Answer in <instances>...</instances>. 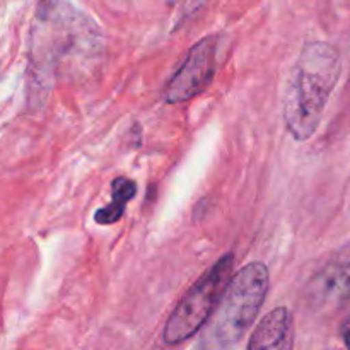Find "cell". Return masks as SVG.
<instances>
[{"label": "cell", "mask_w": 350, "mask_h": 350, "mask_svg": "<svg viewBox=\"0 0 350 350\" xmlns=\"http://www.w3.org/2000/svg\"><path fill=\"white\" fill-rule=\"evenodd\" d=\"M294 320L287 308L280 306L260 320L248 342V350H293Z\"/></svg>", "instance_id": "obj_6"}, {"label": "cell", "mask_w": 350, "mask_h": 350, "mask_svg": "<svg viewBox=\"0 0 350 350\" xmlns=\"http://www.w3.org/2000/svg\"><path fill=\"white\" fill-rule=\"evenodd\" d=\"M217 36H207L188 51L185 62L164 89V101L167 105L190 101L211 85L217 64Z\"/></svg>", "instance_id": "obj_4"}, {"label": "cell", "mask_w": 350, "mask_h": 350, "mask_svg": "<svg viewBox=\"0 0 350 350\" xmlns=\"http://www.w3.org/2000/svg\"><path fill=\"white\" fill-rule=\"evenodd\" d=\"M311 306H340L350 299V246L313 277L306 291Z\"/></svg>", "instance_id": "obj_5"}, {"label": "cell", "mask_w": 350, "mask_h": 350, "mask_svg": "<svg viewBox=\"0 0 350 350\" xmlns=\"http://www.w3.org/2000/svg\"><path fill=\"white\" fill-rule=\"evenodd\" d=\"M344 344L345 347H347V350H350V321L344 328Z\"/></svg>", "instance_id": "obj_8"}, {"label": "cell", "mask_w": 350, "mask_h": 350, "mask_svg": "<svg viewBox=\"0 0 350 350\" xmlns=\"http://www.w3.org/2000/svg\"><path fill=\"white\" fill-rule=\"evenodd\" d=\"M232 267H234V256L228 253L191 286V289L185 294L183 299L167 318L163 330L164 344H183L208 323L229 282L234 277Z\"/></svg>", "instance_id": "obj_3"}, {"label": "cell", "mask_w": 350, "mask_h": 350, "mask_svg": "<svg viewBox=\"0 0 350 350\" xmlns=\"http://www.w3.org/2000/svg\"><path fill=\"white\" fill-rule=\"evenodd\" d=\"M338 74V55L330 44L311 43L301 51L284 96V122L296 140H308L318 130Z\"/></svg>", "instance_id": "obj_1"}, {"label": "cell", "mask_w": 350, "mask_h": 350, "mask_svg": "<svg viewBox=\"0 0 350 350\" xmlns=\"http://www.w3.org/2000/svg\"><path fill=\"white\" fill-rule=\"evenodd\" d=\"M137 185L135 181L126 176H118L111 183V202L106 207L96 211L94 221L101 226H109L118 222L123 217L126 204L135 197Z\"/></svg>", "instance_id": "obj_7"}, {"label": "cell", "mask_w": 350, "mask_h": 350, "mask_svg": "<svg viewBox=\"0 0 350 350\" xmlns=\"http://www.w3.org/2000/svg\"><path fill=\"white\" fill-rule=\"evenodd\" d=\"M269 284V269L262 262L248 263L236 272L217 310L205 325L198 340V350H232L238 347L265 303Z\"/></svg>", "instance_id": "obj_2"}]
</instances>
